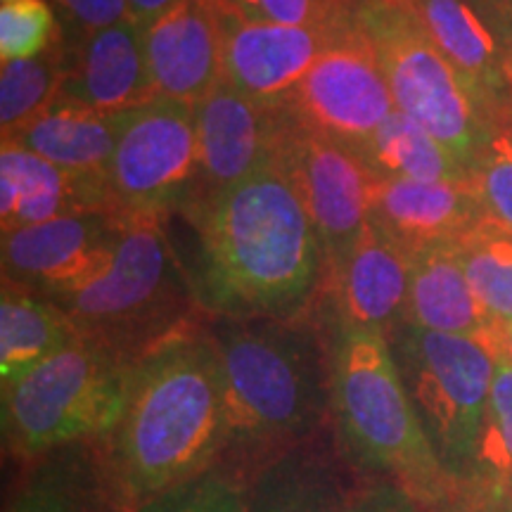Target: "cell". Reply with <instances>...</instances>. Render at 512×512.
I'll return each instance as SVG.
<instances>
[{"mask_svg": "<svg viewBox=\"0 0 512 512\" xmlns=\"http://www.w3.org/2000/svg\"><path fill=\"white\" fill-rule=\"evenodd\" d=\"M195 233L185 264L207 318L311 316L328 256L302 200L273 164L183 211Z\"/></svg>", "mask_w": 512, "mask_h": 512, "instance_id": "obj_1", "label": "cell"}, {"mask_svg": "<svg viewBox=\"0 0 512 512\" xmlns=\"http://www.w3.org/2000/svg\"><path fill=\"white\" fill-rule=\"evenodd\" d=\"M226 439L219 356L202 323L131 366L117 425L91 441L110 512H136L219 467Z\"/></svg>", "mask_w": 512, "mask_h": 512, "instance_id": "obj_2", "label": "cell"}, {"mask_svg": "<svg viewBox=\"0 0 512 512\" xmlns=\"http://www.w3.org/2000/svg\"><path fill=\"white\" fill-rule=\"evenodd\" d=\"M226 439L219 467L247 482L330 425L328 330L304 318H209Z\"/></svg>", "mask_w": 512, "mask_h": 512, "instance_id": "obj_3", "label": "cell"}, {"mask_svg": "<svg viewBox=\"0 0 512 512\" xmlns=\"http://www.w3.org/2000/svg\"><path fill=\"white\" fill-rule=\"evenodd\" d=\"M330 425L354 470L399 484L425 512L456 489L401 380L389 337L330 328Z\"/></svg>", "mask_w": 512, "mask_h": 512, "instance_id": "obj_4", "label": "cell"}, {"mask_svg": "<svg viewBox=\"0 0 512 512\" xmlns=\"http://www.w3.org/2000/svg\"><path fill=\"white\" fill-rule=\"evenodd\" d=\"M50 302L67 313L81 339L131 366L169 337L197 325L200 311L188 268L171 247L162 219L126 221L107 271Z\"/></svg>", "mask_w": 512, "mask_h": 512, "instance_id": "obj_5", "label": "cell"}, {"mask_svg": "<svg viewBox=\"0 0 512 512\" xmlns=\"http://www.w3.org/2000/svg\"><path fill=\"white\" fill-rule=\"evenodd\" d=\"M131 363L76 339L3 387V444L19 463L98 441L117 425Z\"/></svg>", "mask_w": 512, "mask_h": 512, "instance_id": "obj_6", "label": "cell"}, {"mask_svg": "<svg viewBox=\"0 0 512 512\" xmlns=\"http://www.w3.org/2000/svg\"><path fill=\"white\" fill-rule=\"evenodd\" d=\"M356 22L373 43L396 110L425 126L472 174L496 131L458 69L401 0H358Z\"/></svg>", "mask_w": 512, "mask_h": 512, "instance_id": "obj_7", "label": "cell"}, {"mask_svg": "<svg viewBox=\"0 0 512 512\" xmlns=\"http://www.w3.org/2000/svg\"><path fill=\"white\" fill-rule=\"evenodd\" d=\"M389 347L434 453L448 475L465 482L494 382L496 351L479 339L413 325H399Z\"/></svg>", "mask_w": 512, "mask_h": 512, "instance_id": "obj_8", "label": "cell"}, {"mask_svg": "<svg viewBox=\"0 0 512 512\" xmlns=\"http://www.w3.org/2000/svg\"><path fill=\"white\" fill-rule=\"evenodd\" d=\"M105 185L112 214L124 221L181 214L197 185L195 107L155 98L119 114Z\"/></svg>", "mask_w": 512, "mask_h": 512, "instance_id": "obj_9", "label": "cell"}, {"mask_svg": "<svg viewBox=\"0 0 512 512\" xmlns=\"http://www.w3.org/2000/svg\"><path fill=\"white\" fill-rule=\"evenodd\" d=\"M394 110L389 83L356 12L280 107L292 124L351 150L366 143Z\"/></svg>", "mask_w": 512, "mask_h": 512, "instance_id": "obj_10", "label": "cell"}, {"mask_svg": "<svg viewBox=\"0 0 512 512\" xmlns=\"http://www.w3.org/2000/svg\"><path fill=\"white\" fill-rule=\"evenodd\" d=\"M273 166L302 200L323 240L330 271L368 226L373 171L349 145L306 131L287 117L275 143Z\"/></svg>", "mask_w": 512, "mask_h": 512, "instance_id": "obj_11", "label": "cell"}, {"mask_svg": "<svg viewBox=\"0 0 512 512\" xmlns=\"http://www.w3.org/2000/svg\"><path fill=\"white\" fill-rule=\"evenodd\" d=\"M124 228L119 216L93 211L3 233V280L46 299L79 290L107 271Z\"/></svg>", "mask_w": 512, "mask_h": 512, "instance_id": "obj_12", "label": "cell"}, {"mask_svg": "<svg viewBox=\"0 0 512 512\" xmlns=\"http://www.w3.org/2000/svg\"><path fill=\"white\" fill-rule=\"evenodd\" d=\"M411 271L413 254L368 221L347 256L328 271L313 313L325 330L368 328L389 337L406 318Z\"/></svg>", "mask_w": 512, "mask_h": 512, "instance_id": "obj_13", "label": "cell"}, {"mask_svg": "<svg viewBox=\"0 0 512 512\" xmlns=\"http://www.w3.org/2000/svg\"><path fill=\"white\" fill-rule=\"evenodd\" d=\"M283 124V112L247 98L226 81L204 95L195 105L197 185L190 204L273 164Z\"/></svg>", "mask_w": 512, "mask_h": 512, "instance_id": "obj_14", "label": "cell"}, {"mask_svg": "<svg viewBox=\"0 0 512 512\" xmlns=\"http://www.w3.org/2000/svg\"><path fill=\"white\" fill-rule=\"evenodd\" d=\"M463 76L494 131L512 128L508 50L482 0H401Z\"/></svg>", "mask_w": 512, "mask_h": 512, "instance_id": "obj_15", "label": "cell"}, {"mask_svg": "<svg viewBox=\"0 0 512 512\" xmlns=\"http://www.w3.org/2000/svg\"><path fill=\"white\" fill-rule=\"evenodd\" d=\"M221 24L223 81L273 110L285 105L299 81L309 74L313 62L344 27H287L247 22L223 12Z\"/></svg>", "mask_w": 512, "mask_h": 512, "instance_id": "obj_16", "label": "cell"}, {"mask_svg": "<svg viewBox=\"0 0 512 512\" xmlns=\"http://www.w3.org/2000/svg\"><path fill=\"white\" fill-rule=\"evenodd\" d=\"M157 98L195 107L223 81V24L214 0H183L143 29Z\"/></svg>", "mask_w": 512, "mask_h": 512, "instance_id": "obj_17", "label": "cell"}, {"mask_svg": "<svg viewBox=\"0 0 512 512\" xmlns=\"http://www.w3.org/2000/svg\"><path fill=\"white\" fill-rule=\"evenodd\" d=\"M62 98L102 114L131 112L157 98L147 69L143 31L133 22L67 41Z\"/></svg>", "mask_w": 512, "mask_h": 512, "instance_id": "obj_18", "label": "cell"}, {"mask_svg": "<svg viewBox=\"0 0 512 512\" xmlns=\"http://www.w3.org/2000/svg\"><path fill=\"white\" fill-rule=\"evenodd\" d=\"M486 216L472 178L458 183L375 178L370 192L368 221L411 254L437 242L460 240Z\"/></svg>", "mask_w": 512, "mask_h": 512, "instance_id": "obj_19", "label": "cell"}, {"mask_svg": "<svg viewBox=\"0 0 512 512\" xmlns=\"http://www.w3.org/2000/svg\"><path fill=\"white\" fill-rule=\"evenodd\" d=\"M112 214L105 176L76 174L22 147L0 150V226L3 233L38 226L62 216Z\"/></svg>", "mask_w": 512, "mask_h": 512, "instance_id": "obj_20", "label": "cell"}, {"mask_svg": "<svg viewBox=\"0 0 512 512\" xmlns=\"http://www.w3.org/2000/svg\"><path fill=\"white\" fill-rule=\"evenodd\" d=\"M325 434L264 467L249 482L242 512H347L358 484L335 434Z\"/></svg>", "mask_w": 512, "mask_h": 512, "instance_id": "obj_21", "label": "cell"}, {"mask_svg": "<svg viewBox=\"0 0 512 512\" xmlns=\"http://www.w3.org/2000/svg\"><path fill=\"white\" fill-rule=\"evenodd\" d=\"M403 325L472 337L496 351V332L479 306L456 242H437L413 254L411 290Z\"/></svg>", "mask_w": 512, "mask_h": 512, "instance_id": "obj_22", "label": "cell"}, {"mask_svg": "<svg viewBox=\"0 0 512 512\" xmlns=\"http://www.w3.org/2000/svg\"><path fill=\"white\" fill-rule=\"evenodd\" d=\"M117 131L119 114L112 117L95 112L60 95L3 143L22 147L31 155L76 174L105 176L117 145Z\"/></svg>", "mask_w": 512, "mask_h": 512, "instance_id": "obj_23", "label": "cell"}, {"mask_svg": "<svg viewBox=\"0 0 512 512\" xmlns=\"http://www.w3.org/2000/svg\"><path fill=\"white\" fill-rule=\"evenodd\" d=\"M76 335L72 320L60 306L5 283L0 294V384H10L41 366L57 351L74 344Z\"/></svg>", "mask_w": 512, "mask_h": 512, "instance_id": "obj_24", "label": "cell"}, {"mask_svg": "<svg viewBox=\"0 0 512 512\" xmlns=\"http://www.w3.org/2000/svg\"><path fill=\"white\" fill-rule=\"evenodd\" d=\"M24 467L5 512H110L91 441L57 448Z\"/></svg>", "mask_w": 512, "mask_h": 512, "instance_id": "obj_25", "label": "cell"}, {"mask_svg": "<svg viewBox=\"0 0 512 512\" xmlns=\"http://www.w3.org/2000/svg\"><path fill=\"white\" fill-rule=\"evenodd\" d=\"M375 178L415 183L470 181V171L418 121L399 110L356 147Z\"/></svg>", "mask_w": 512, "mask_h": 512, "instance_id": "obj_26", "label": "cell"}, {"mask_svg": "<svg viewBox=\"0 0 512 512\" xmlns=\"http://www.w3.org/2000/svg\"><path fill=\"white\" fill-rule=\"evenodd\" d=\"M456 245L486 318L494 328L512 323V230L486 216Z\"/></svg>", "mask_w": 512, "mask_h": 512, "instance_id": "obj_27", "label": "cell"}, {"mask_svg": "<svg viewBox=\"0 0 512 512\" xmlns=\"http://www.w3.org/2000/svg\"><path fill=\"white\" fill-rule=\"evenodd\" d=\"M64 36L43 55L3 62L0 69V131L3 140L15 136L24 124L60 98L64 79Z\"/></svg>", "mask_w": 512, "mask_h": 512, "instance_id": "obj_28", "label": "cell"}, {"mask_svg": "<svg viewBox=\"0 0 512 512\" xmlns=\"http://www.w3.org/2000/svg\"><path fill=\"white\" fill-rule=\"evenodd\" d=\"M465 482L508 491L512 482V361L496 354L494 382L479 430L475 460Z\"/></svg>", "mask_w": 512, "mask_h": 512, "instance_id": "obj_29", "label": "cell"}, {"mask_svg": "<svg viewBox=\"0 0 512 512\" xmlns=\"http://www.w3.org/2000/svg\"><path fill=\"white\" fill-rule=\"evenodd\" d=\"M62 27L46 0H17L0 8V60H29L60 43Z\"/></svg>", "mask_w": 512, "mask_h": 512, "instance_id": "obj_30", "label": "cell"}, {"mask_svg": "<svg viewBox=\"0 0 512 512\" xmlns=\"http://www.w3.org/2000/svg\"><path fill=\"white\" fill-rule=\"evenodd\" d=\"M358 0H214L223 15L287 27H339L354 19Z\"/></svg>", "mask_w": 512, "mask_h": 512, "instance_id": "obj_31", "label": "cell"}, {"mask_svg": "<svg viewBox=\"0 0 512 512\" xmlns=\"http://www.w3.org/2000/svg\"><path fill=\"white\" fill-rule=\"evenodd\" d=\"M247 489L245 477L226 467H214L207 475L166 491L136 512H242Z\"/></svg>", "mask_w": 512, "mask_h": 512, "instance_id": "obj_32", "label": "cell"}, {"mask_svg": "<svg viewBox=\"0 0 512 512\" xmlns=\"http://www.w3.org/2000/svg\"><path fill=\"white\" fill-rule=\"evenodd\" d=\"M470 178L486 214L512 230V128L491 136Z\"/></svg>", "mask_w": 512, "mask_h": 512, "instance_id": "obj_33", "label": "cell"}, {"mask_svg": "<svg viewBox=\"0 0 512 512\" xmlns=\"http://www.w3.org/2000/svg\"><path fill=\"white\" fill-rule=\"evenodd\" d=\"M55 5L67 41H81L121 22H133L126 0H55Z\"/></svg>", "mask_w": 512, "mask_h": 512, "instance_id": "obj_34", "label": "cell"}, {"mask_svg": "<svg viewBox=\"0 0 512 512\" xmlns=\"http://www.w3.org/2000/svg\"><path fill=\"white\" fill-rule=\"evenodd\" d=\"M347 512H425L399 484L380 477H366L358 484Z\"/></svg>", "mask_w": 512, "mask_h": 512, "instance_id": "obj_35", "label": "cell"}, {"mask_svg": "<svg viewBox=\"0 0 512 512\" xmlns=\"http://www.w3.org/2000/svg\"><path fill=\"white\" fill-rule=\"evenodd\" d=\"M432 512H512V498L503 489L460 482L453 494Z\"/></svg>", "mask_w": 512, "mask_h": 512, "instance_id": "obj_36", "label": "cell"}, {"mask_svg": "<svg viewBox=\"0 0 512 512\" xmlns=\"http://www.w3.org/2000/svg\"><path fill=\"white\" fill-rule=\"evenodd\" d=\"M126 3H128V12H131L133 24L143 31L150 27L155 19L166 15L169 10H174L178 3H183V0H126Z\"/></svg>", "mask_w": 512, "mask_h": 512, "instance_id": "obj_37", "label": "cell"}, {"mask_svg": "<svg viewBox=\"0 0 512 512\" xmlns=\"http://www.w3.org/2000/svg\"><path fill=\"white\" fill-rule=\"evenodd\" d=\"M484 5L491 12V17H494L498 31H501L512 72V0H484Z\"/></svg>", "mask_w": 512, "mask_h": 512, "instance_id": "obj_38", "label": "cell"}, {"mask_svg": "<svg viewBox=\"0 0 512 512\" xmlns=\"http://www.w3.org/2000/svg\"><path fill=\"white\" fill-rule=\"evenodd\" d=\"M496 354L508 356L512 361V323L503 325V328H498V332H496Z\"/></svg>", "mask_w": 512, "mask_h": 512, "instance_id": "obj_39", "label": "cell"}, {"mask_svg": "<svg viewBox=\"0 0 512 512\" xmlns=\"http://www.w3.org/2000/svg\"><path fill=\"white\" fill-rule=\"evenodd\" d=\"M8 3H17V0H3V5H8Z\"/></svg>", "mask_w": 512, "mask_h": 512, "instance_id": "obj_40", "label": "cell"}, {"mask_svg": "<svg viewBox=\"0 0 512 512\" xmlns=\"http://www.w3.org/2000/svg\"><path fill=\"white\" fill-rule=\"evenodd\" d=\"M508 494H510V498H512V482H510V486H508Z\"/></svg>", "mask_w": 512, "mask_h": 512, "instance_id": "obj_41", "label": "cell"}, {"mask_svg": "<svg viewBox=\"0 0 512 512\" xmlns=\"http://www.w3.org/2000/svg\"><path fill=\"white\" fill-rule=\"evenodd\" d=\"M482 3H484V0H482Z\"/></svg>", "mask_w": 512, "mask_h": 512, "instance_id": "obj_42", "label": "cell"}]
</instances>
